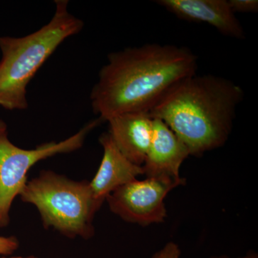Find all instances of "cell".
I'll list each match as a JSON object with an SVG mask.
<instances>
[{
	"instance_id": "6da1fadb",
	"label": "cell",
	"mask_w": 258,
	"mask_h": 258,
	"mask_svg": "<svg viewBox=\"0 0 258 258\" xmlns=\"http://www.w3.org/2000/svg\"><path fill=\"white\" fill-rule=\"evenodd\" d=\"M198 68V56L186 47L148 43L111 52L91 91L93 111L103 122L121 113L149 112Z\"/></svg>"
},
{
	"instance_id": "7a4b0ae2",
	"label": "cell",
	"mask_w": 258,
	"mask_h": 258,
	"mask_svg": "<svg viewBox=\"0 0 258 258\" xmlns=\"http://www.w3.org/2000/svg\"><path fill=\"white\" fill-rule=\"evenodd\" d=\"M244 96L243 89L230 80L196 74L171 88L149 113L168 125L190 155L199 157L227 142Z\"/></svg>"
},
{
	"instance_id": "3957f363",
	"label": "cell",
	"mask_w": 258,
	"mask_h": 258,
	"mask_svg": "<svg viewBox=\"0 0 258 258\" xmlns=\"http://www.w3.org/2000/svg\"><path fill=\"white\" fill-rule=\"evenodd\" d=\"M50 22L24 37H0V107L8 111L28 108L27 88L57 47L84 27L71 14L69 1L56 0Z\"/></svg>"
},
{
	"instance_id": "277c9868",
	"label": "cell",
	"mask_w": 258,
	"mask_h": 258,
	"mask_svg": "<svg viewBox=\"0 0 258 258\" xmlns=\"http://www.w3.org/2000/svg\"><path fill=\"white\" fill-rule=\"evenodd\" d=\"M20 196L24 203L36 207L45 228L52 227L71 238L94 235L93 218L102 205L93 196L90 181L42 171L27 181Z\"/></svg>"
},
{
	"instance_id": "5b68a950",
	"label": "cell",
	"mask_w": 258,
	"mask_h": 258,
	"mask_svg": "<svg viewBox=\"0 0 258 258\" xmlns=\"http://www.w3.org/2000/svg\"><path fill=\"white\" fill-rule=\"evenodd\" d=\"M102 122L99 118L93 120L61 142H47L35 149H24L10 142L8 125L0 119V228L9 225L10 209L28 181L27 174L30 168L47 158L79 150L88 134Z\"/></svg>"
},
{
	"instance_id": "8992f818",
	"label": "cell",
	"mask_w": 258,
	"mask_h": 258,
	"mask_svg": "<svg viewBox=\"0 0 258 258\" xmlns=\"http://www.w3.org/2000/svg\"><path fill=\"white\" fill-rule=\"evenodd\" d=\"M186 180L147 177L120 186L106 198L110 210L122 220L142 226L162 223L167 217L164 200Z\"/></svg>"
},
{
	"instance_id": "52a82bcc",
	"label": "cell",
	"mask_w": 258,
	"mask_h": 258,
	"mask_svg": "<svg viewBox=\"0 0 258 258\" xmlns=\"http://www.w3.org/2000/svg\"><path fill=\"white\" fill-rule=\"evenodd\" d=\"M176 17L186 21L207 23L225 36L245 39L242 24L231 10L228 0H157Z\"/></svg>"
},
{
	"instance_id": "ba28073f",
	"label": "cell",
	"mask_w": 258,
	"mask_h": 258,
	"mask_svg": "<svg viewBox=\"0 0 258 258\" xmlns=\"http://www.w3.org/2000/svg\"><path fill=\"white\" fill-rule=\"evenodd\" d=\"M189 156L186 144L162 120L154 118L152 141L142 165L144 174L147 177L181 179L180 168Z\"/></svg>"
},
{
	"instance_id": "9c48e42d",
	"label": "cell",
	"mask_w": 258,
	"mask_h": 258,
	"mask_svg": "<svg viewBox=\"0 0 258 258\" xmlns=\"http://www.w3.org/2000/svg\"><path fill=\"white\" fill-rule=\"evenodd\" d=\"M106 122L108 133L120 152L134 164L142 166L152 138L154 118L149 112L121 113Z\"/></svg>"
},
{
	"instance_id": "30bf717a",
	"label": "cell",
	"mask_w": 258,
	"mask_h": 258,
	"mask_svg": "<svg viewBox=\"0 0 258 258\" xmlns=\"http://www.w3.org/2000/svg\"><path fill=\"white\" fill-rule=\"evenodd\" d=\"M99 142L103 149V158L90 184L93 196L102 205L110 194L143 175L144 170L142 166L134 164L120 152L108 132L101 134Z\"/></svg>"
},
{
	"instance_id": "8fae6325",
	"label": "cell",
	"mask_w": 258,
	"mask_h": 258,
	"mask_svg": "<svg viewBox=\"0 0 258 258\" xmlns=\"http://www.w3.org/2000/svg\"><path fill=\"white\" fill-rule=\"evenodd\" d=\"M229 5L234 13H257V0H228Z\"/></svg>"
},
{
	"instance_id": "7c38bea8",
	"label": "cell",
	"mask_w": 258,
	"mask_h": 258,
	"mask_svg": "<svg viewBox=\"0 0 258 258\" xmlns=\"http://www.w3.org/2000/svg\"><path fill=\"white\" fill-rule=\"evenodd\" d=\"M181 253L179 245L175 242H169L153 254L152 258H180Z\"/></svg>"
},
{
	"instance_id": "4fadbf2b",
	"label": "cell",
	"mask_w": 258,
	"mask_h": 258,
	"mask_svg": "<svg viewBox=\"0 0 258 258\" xmlns=\"http://www.w3.org/2000/svg\"><path fill=\"white\" fill-rule=\"evenodd\" d=\"M19 242L15 237L0 236V255L8 256L18 248Z\"/></svg>"
},
{
	"instance_id": "5bb4252c",
	"label": "cell",
	"mask_w": 258,
	"mask_h": 258,
	"mask_svg": "<svg viewBox=\"0 0 258 258\" xmlns=\"http://www.w3.org/2000/svg\"><path fill=\"white\" fill-rule=\"evenodd\" d=\"M210 258H230L227 257V256H216V257H212ZM237 258H258L257 254L254 252H248L247 254H245L242 257H237Z\"/></svg>"
},
{
	"instance_id": "9a60e30c",
	"label": "cell",
	"mask_w": 258,
	"mask_h": 258,
	"mask_svg": "<svg viewBox=\"0 0 258 258\" xmlns=\"http://www.w3.org/2000/svg\"><path fill=\"white\" fill-rule=\"evenodd\" d=\"M0 258H40L35 256H28V257H22V256H14V257H8V256H3Z\"/></svg>"
}]
</instances>
